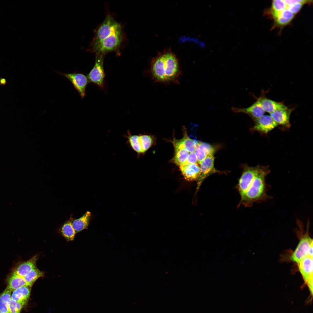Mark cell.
<instances>
[{
	"mask_svg": "<svg viewBox=\"0 0 313 313\" xmlns=\"http://www.w3.org/2000/svg\"><path fill=\"white\" fill-rule=\"evenodd\" d=\"M179 167L183 176L186 180L197 181L199 178L201 170L198 164H184Z\"/></svg>",
	"mask_w": 313,
	"mask_h": 313,
	"instance_id": "7c38bea8",
	"label": "cell"
},
{
	"mask_svg": "<svg viewBox=\"0 0 313 313\" xmlns=\"http://www.w3.org/2000/svg\"><path fill=\"white\" fill-rule=\"evenodd\" d=\"M124 35L121 27L102 40L91 43L90 51L96 55L103 56L111 52H119L125 39Z\"/></svg>",
	"mask_w": 313,
	"mask_h": 313,
	"instance_id": "3957f363",
	"label": "cell"
},
{
	"mask_svg": "<svg viewBox=\"0 0 313 313\" xmlns=\"http://www.w3.org/2000/svg\"><path fill=\"white\" fill-rule=\"evenodd\" d=\"M0 313H5L0 311Z\"/></svg>",
	"mask_w": 313,
	"mask_h": 313,
	"instance_id": "f546056e",
	"label": "cell"
},
{
	"mask_svg": "<svg viewBox=\"0 0 313 313\" xmlns=\"http://www.w3.org/2000/svg\"><path fill=\"white\" fill-rule=\"evenodd\" d=\"M12 292L7 287L0 295V311L5 313H9L8 304L11 299Z\"/></svg>",
	"mask_w": 313,
	"mask_h": 313,
	"instance_id": "7402d4cb",
	"label": "cell"
},
{
	"mask_svg": "<svg viewBox=\"0 0 313 313\" xmlns=\"http://www.w3.org/2000/svg\"><path fill=\"white\" fill-rule=\"evenodd\" d=\"M44 274L43 272L36 267L29 271L23 277L27 285L31 287L37 279L43 276Z\"/></svg>",
	"mask_w": 313,
	"mask_h": 313,
	"instance_id": "603a6c76",
	"label": "cell"
},
{
	"mask_svg": "<svg viewBox=\"0 0 313 313\" xmlns=\"http://www.w3.org/2000/svg\"><path fill=\"white\" fill-rule=\"evenodd\" d=\"M270 170L269 167L263 166L260 171L245 186L240 195L239 203L245 207L252 206L254 203H261L272 199L267 194L270 188L266 181Z\"/></svg>",
	"mask_w": 313,
	"mask_h": 313,
	"instance_id": "7a4b0ae2",
	"label": "cell"
},
{
	"mask_svg": "<svg viewBox=\"0 0 313 313\" xmlns=\"http://www.w3.org/2000/svg\"><path fill=\"white\" fill-rule=\"evenodd\" d=\"M255 121L252 130L264 134L269 132L278 125L270 116L267 115H263Z\"/></svg>",
	"mask_w": 313,
	"mask_h": 313,
	"instance_id": "9c48e42d",
	"label": "cell"
},
{
	"mask_svg": "<svg viewBox=\"0 0 313 313\" xmlns=\"http://www.w3.org/2000/svg\"><path fill=\"white\" fill-rule=\"evenodd\" d=\"M149 72L155 82L179 84L181 71L179 60L170 48L165 49L152 59Z\"/></svg>",
	"mask_w": 313,
	"mask_h": 313,
	"instance_id": "6da1fadb",
	"label": "cell"
},
{
	"mask_svg": "<svg viewBox=\"0 0 313 313\" xmlns=\"http://www.w3.org/2000/svg\"><path fill=\"white\" fill-rule=\"evenodd\" d=\"M232 110L236 112L246 114L252 118L255 121L260 118L265 112L261 104L259 98L251 105L245 108L234 107Z\"/></svg>",
	"mask_w": 313,
	"mask_h": 313,
	"instance_id": "8fae6325",
	"label": "cell"
},
{
	"mask_svg": "<svg viewBox=\"0 0 313 313\" xmlns=\"http://www.w3.org/2000/svg\"><path fill=\"white\" fill-rule=\"evenodd\" d=\"M196 145L203 150L207 156L214 154L215 150L210 145L204 142H196Z\"/></svg>",
	"mask_w": 313,
	"mask_h": 313,
	"instance_id": "83f0119b",
	"label": "cell"
},
{
	"mask_svg": "<svg viewBox=\"0 0 313 313\" xmlns=\"http://www.w3.org/2000/svg\"><path fill=\"white\" fill-rule=\"evenodd\" d=\"M91 217V213L88 211L80 218L72 221V225L76 233L87 228Z\"/></svg>",
	"mask_w": 313,
	"mask_h": 313,
	"instance_id": "ffe728a7",
	"label": "cell"
},
{
	"mask_svg": "<svg viewBox=\"0 0 313 313\" xmlns=\"http://www.w3.org/2000/svg\"><path fill=\"white\" fill-rule=\"evenodd\" d=\"M196 163L198 164L197 158L195 152H189L185 164Z\"/></svg>",
	"mask_w": 313,
	"mask_h": 313,
	"instance_id": "f1b7e54d",
	"label": "cell"
},
{
	"mask_svg": "<svg viewBox=\"0 0 313 313\" xmlns=\"http://www.w3.org/2000/svg\"><path fill=\"white\" fill-rule=\"evenodd\" d=\"M307 230L301 237L299 242L290 257L293 261L298 263L306 256H308L310 248L313 245V240L309 235L308 230L310 225L309 220L307 221Z\"/></svg>",
	"mask_w": 313,
	"mask_h": 313,
	"instance_id": "5b68a950",
	"label": "cell"
},
{
	"mask_svg": "<svg viewBox=\"0 0 313 313\" xmlns=\"http://www.w3.org/2000/svg\"><path fill=\"white\" fill-rule=\"evenodd\" d=\"M286 5L285 8L282 10L271 12L276 26L283 27L287 25L292 20L295 15L288 9L287 4Z\"/></svg>",
	"mask_w": 313,
	"mask_h": 313,
	"instance_id": "30bf717a",
	"label": "cell"
},
{
	"mask_svg": "<svg viewBox=\"0 0 313 313\" xmlns=\"http://www.w3.org/2000/svg\"><path fill=\"white\" fill-rule=\"evenodd\" d=\"M104 57L96 55L95 64L87 76L89 83H92L101 88H104L105 77L103 67Z\"/></svg>",
	"mask_w": 313,
	"mask_h": 313,
	"instance_id": "8992f818",
	"label": "cell"
},
{
	"mask_svg": "<svg viewBox=\"0 0 313 313\" xmlns=\"http://www.w3.org/2000/svg\"><path fill=\"white\" fill-rule=\"evenodd\" d=\"M179 141L183 144L184 147L189 152H195L196 142L189 138L187 135L186 131L184 132L183 138Z\"/></svg>",
	"mask_w": 313,
	"mask_h": 313,
	"instance_id": "d4e9b609",
	"label": "cell"
},
{
	"mask_svg": "<svg viewBox=\"0 0 313 313\" xmlns=\"http://www.w3.org/2000/svg\"><path fill=\"white\" fill-rule=\"evenodd\" d=\"M262 106L265 112L270 114L276 110L287 108L282 103L276 102L266 97L259 98Z\"/></svg>",
	"mask_w": 313,
	"mask_h": 313,
	"instance_id": "ac0fdd59",
	"label": "cell"
},
{
	"mask_svg": "<svg viewBox=\"0 0 313 313\" xmlns=\"http://www.w3.org/2000/svg\"><path fill=\"white\" fill-rule=\"evenodd\" d=\"M175 153L173 161L179 166L185 163L189 152L184 147L179 140L174 139L172 141Z\"/></svg>",
	"mask_w": 313,
	"mask_h": 313,
	"instance_id": "5bb4252c",
	"label": "cell"
},
{
	"mask_svg": "<svg viewBox=\"0 0 313 313\" xmlns=\"http://www.w3.org/2000/svg\"><path fill=\"white\" fill-rule=\"evenodd\" d=\"M24 305V304L11 299L8 304L9 313H20Z\"/></svg>",
	"mask_w": 313,
	"mask_h": 313,
	"instance_id": "4316f807",
	"label": "cell"
},
{
	"mask_svg": "<svg viewBox=\"0 0 313 313\" xmlns=\"http://www.w3.org/2000/svg\"><path fill=\"white\" fill-rule=\"evenodd\" d=\"M7 287L12 292L23 286L27 285L23 277L21 276L12 272L6 279Z\"/></svg>",
	"mask_w": 313,
	"mask_h": 313,
	"instance_id": "d6986e66",
	"label": "cell"
},
{
	"mask_svg": "<svg viewBox=\"0 0 313 313\" xmlns=\"http://www.w3.org/2000/svg\"><path fill=\"white\" fill-rule=\"evenodd\" d=\"M139 138L142 152L144 153L151 146L152 139L150 136L147 135H140L139 136Z\"/></svg>",
	"mask_w": 313,
	"mask_h": 313,
	"instance_id": "484cf974",
	"label": "cell"
},
{
	"mask_svg": "<svg viewBox=\"0 0 313 313\" xmlns=\"http://www.w3.org/2000/svg\"><path fill=\"white\" fill-rule=\"evenodd\" d=\"M31 287L25 285L16 289L12 292L11 299L25 305L29 297Z\"/></svg>",
	"mask_w": 313,
	"mask_h": 313,
	"instance_id": "e0dca14e",
	"label": "cell"
},
{
	"mask_svg": "<svg viewBox=\"0 0 313 313\" xmlns=\"http://www.w3.org/2000/svg\"><path fill=\"white\" fill-rule=\"evenodd\" d=\"M122 27L121 24L115 20L111 14H108L103 22L96 30L94 36L91 43L102 40Z\"/></svg>",
	"mask_w": 313,
	"mask_h": 313,
	"instance_id": "277c9868",
	"label": "cell"
},
{
	"mask_svg": "<svg viewBox=\"0 0 313 313\" xmlns=\"http://www.w3.org/2000/svg\"><path fill=\"white\" fill-rule=\"evenodd\" d=\"M299 271L306 283L308 280L313 277V257L307 256L298 263Z\"/></svg>",
	"mask_w": 313,
	"mask_h": 313,
	"instance_id": "9a60e30c",
	"label": "cell"
},
{
	"mask_svg": "<svg viewBox=\"0 0 313 313\" xmlns=\"http://www.w3.org/2000/svg\"><path fill=\"white\" fill-rule=\"evenodd\" d=\"M38 258V255H36L29 260L21 262L14 268L12 272L17 275L23 277L30 270L37 267L36 263Z\"/></svg>",
	"mask_w": 313,
	"mask_h": 313,
	"instance_id": "2e32d148",
	"label": "cell"
},
{
	"mask_svg": "<svg viewBox=\"0 0 313 313\" xmlns=\"http://www.w3.org/2000/svg\"><path fill=\"white\" fill-rule=\"evenodd\" d=\"M293 108L279 110L270 113V117L278 124L286 128L290 126V115Z\"/></svg>",
	"mask_w": 313,
	"mask_h": 313,
	"instance_id": "4fadbf2b",
	"label": "cell"
},
{
	"mask_svg": "<svg viewBox=\"0 0 313 313\" xmlns=\"http://www.w3.org/2000/svg\"><path fill=\"white\" fill-rule=\"evenodd\" d=\"M58 73L70 81L81 99L85 97L86 87L89 83L87 76L77 71L67 73Z\"/></svg>",
	"mask_w": 313,
	"mask_h": 313,
	"instance_id": "52a82bcc",
	"label": "cell"
},
{
	"mask_svg": "<svg viewBox=\"0 0 313 313\" xmlns=\"http://www.w3.org/2000/svg\"><path fill=\"white\" fill-rule=\"evenodd\" d=\"M199 165L201 174L197 181L196 193L197 192L203 182L207 177L212 174L221 172L214 168L213 155L207 156Z\"/></svg>",
	"mask_w": 313,
	"mask_h": 313,
	"instance_id": "ba28073f",
	"label": "cell"
},
{
	"mask_svg": "<svg viewBox=\"0 0 313 313\" xmlns=\"http://www.w3.org/2000/svg\"><path fill=\"white\" fill-rule=\"evenodd\" d=\"M72 220L66 222L62 226L61 232L63 236L68 241H73L76 232L72 225Z\"/></svg>",
	"mask_w": 313,
	"mask_h": 313,
	"instance_id": "cb8c5ba5",
	"label": "cell"
},
{
	"mask_svg": "<svg viewBox=\"0 0 313 313\" xmlns=\"http://www.w3.org/2000/svg\"><path fill=\"white\" fill-rule=\"evenodd\" d=\"M124 137L127 139L128 144L134 151L138 153H142L139 135L132 134L130 131L128 130Z\"/></svg>",
	"mask_w": 313,
	"mask_h": 313,
	"instance_id": "44dd1931",
	"label": "cell"
}]
</instances>
